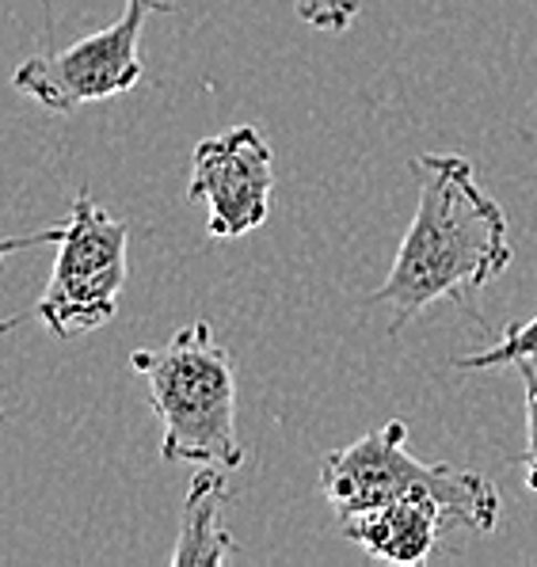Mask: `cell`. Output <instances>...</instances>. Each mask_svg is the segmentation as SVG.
<instances>
[{
	"instance_id": "8",
	"label": "cell",
	"mask_w": 537,
	"mask_h": 567,
	"mask_svg": "<svg viewBox=\"0 0 537 567\" xmlns=\"http://www.w3.org/2000/svg\"><path fill=\"white\" fill-rule=\"evenodd\" d=\"M225 473L229 468L203 465L190 480L172 567H221L237 560V540L225 526V507H229V480H225Z\"/></svg>"
},
{
	"instance_id": "4",
	"label": "cell",
	"mask_w": 537,
	"mask_h": 567,
	"mask_svg": "<svg viewBox=\"0 0 537 567\" xmlns=\"http://www.w3.org/2000/svg\"><path fill=\"white\" fill-rule=\"evenodd\" d=\"M126 240L130 229L123 221H115L89 195H76L65 225L34 237H12L4 251L58 244L54 270L34 312L54 336L73 339L115 320L126 286Z\"/></svg>"
},
{
	"instance_id": "11",
	"label": "cell",
	"mask_w": 537,
	"mask_h": 567,
	"mask_svg": "<svg viewBox=\"0 0 537 567\" xmlns=\"http://www.w3.org/2000/svg\"><path fill=\"white\" fill-rule=\"evenodd\" d=\"M515 365L526 389V450L518 457V465L526 473V487L537 492V354L534 359H518Z\"/></svg>"
},
{
	"instance_id": "3",
	"label": "cell",
	"mask_w": 537,
	"mask_h": 567,
	"mask_svg": "<svg viewBox=\"0 0 537 567\" xmlns=\"http://www.w3.org/2000/svg\"><path fill=\"white\" fill-rule=\"evenodd\" d=\"M320 492L335 518L378 511L396 499L438 503L450 526L492 534L499 526V492L488 476L457 465H427L409 453V426L389 419L385 426L332 450L320 461Z\"/></svg>"
},
{
	"instance_id": "9",
	"label": "cell",
	"mask_w": 537,
	"mask_h": 567,
	"mask_svg": "<svg viewBox=\"0 0 537 567\" xmlns=\"http://www.w3.org/2000/svg\"><path fill=\"white\" fill-rule=\"evenodd\" d=\"M537 354V317H530L526 324H515L504 331L496 347L481 354H465L454 365L457 370H496V365H515L518 359H534Z\"/></svg>"
},
{
	"instance_id": "1",
	"label": "cell",
	"mask_w": 537,
	"mask_h": 567,
	"mask_svg": "<svg viewBox=\"0 0 537 567\" xmlns=\"http://www.w3.org/2000/svg\"><path fill=\"white\" fill-rule=\"evenodd\" d=\"M420 206L396 248L393 270L370 293V305H389V336L443 298L484 290L510 267L507 214L476 179V168L457 153H423L412 161Z\"/></svg>"
},
{
	"instance_id": "5",
	"label": "cell",
	"mask_w": 537,
	"mask_h": 567,
	"mask_svg": "<svg viewBox=\"0 0 537 567\" xmlns=\"http://www.w3.org/2000/svg\"><path fill=\"white\" fill-rule=\"evenodd\" d=\"M176 12L172 0H126V12L111 28L58 50L28 58L16 69L12 84L54 115H73L76 107L115 100L142 81V28L153 16Z\"/></svg>"
},
{
	"instance_id": "2",
	"label": "cell",
	"mask_w": 537,
	"mask_h": 567,
	"mask_svg": "<svg viewBox=\"0 0 537 567\" xmlns=\"http://www.w3.org/2000/svg\"><path fill=\"white\" fill-rule=\"evenodd\" d=\"M130 365L145 378L164 423L161 457L172 465H245L237 434V365L206 320L179 328L164 347H142Z\"/></svg>"
},
{
	"instance_id": "7",
	"label": "cell",
	"mask_w": 537,
	"mask_h": 567,
	"mask_svg": "<svg viewBox=\"0 0 537 567\" xmlns=\"http://www.w3.org/2000/svg\"><path fill=\"white\" fill-rule=\"evenodd\" d=\"M343 537L366 548L374 560L389 564H420L435 553L438 534L450 526L438 503L431 499H396L378 511L343 518Z\"/></svg>"
},
{
	"instance_id": "10",
	"label": "cell",
	"mask_w": 537,
	"mask_h": 567,
	"mask_svg": "<svg viewBox=\"0 0 537 567\" xmlns=\"http://www.w3.org/2000/svg\"><path fill=\"white\" fill-rule=\"evenodd\" d=\"M359 0H293V12L306 28L343 34L359 16Z\"/></svg>"
},
{
	"instance_id": "6",
	"label": "cell",
	"mask_w": 537,
	"mask_h": 567,
	"mask_svg": "<svg viewBox=\"0 0 537 567\" xmlns=\"http://www.w3.org/2000/svg\"><path fill=\"white\" fill-rule=\"evenodd\" d=\"M275 153L256 126H233L203 137L190 153L187 203L206 206V233L237 240L256 233L271 214Z\"/></svg>"
}]
</instances>
